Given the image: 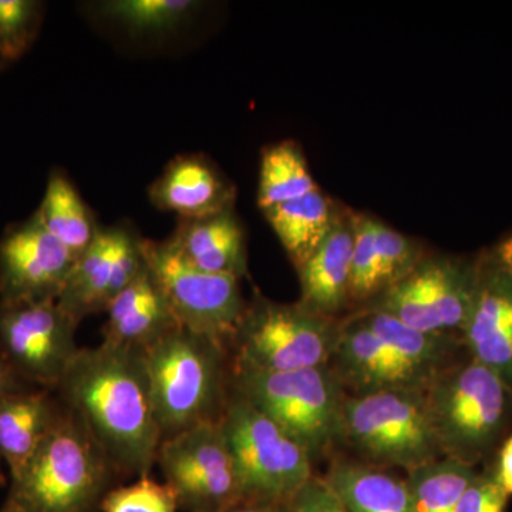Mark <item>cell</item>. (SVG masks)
Masks as SVG:
<instances>
[{"instance_id": "cell-27", "label": "cell", "mask_w": 512, "mask_h": 512, "mask_svg": "<svg viewBox=\"0 0 512 512\" xmlns=\"http://www.w3.org/2000/svg\"><path fill=\"white\" fill-rule=\"evenodd\" d=\"M477 473V468L444 457L414 468L406 477L412 512H457Z\"/></svg>"}, {"instance_id": "cell-19", "label": "cell", "mask_w": 512, "mask_h": 512, "mask_svg": "<svg viewBox=\"0 0 512 512\" xmlns=\"http://www.w3.org/2000/svg\"><path fill=\"white\" fill-rule=\"evenodd\" d=\"M52 390L23 386L0 397V454L9 476L18 474L62 417Z\"/></svg>"}, {"instance_id": "cell-16", "label": "cell", "mask_w": 512, "mask_h": 512, "mask_svg": "<svg viewBox=\"0 0 512 512\" xmlns=\"http://www.w3.org/2000/svg\"><path fill=\"white\" fill-rule=\"evenodd\" d=\"M476 299L463 332L467 355L497 373L512 389V278L478 256Z\"/></svg>"}, {"instance_id": "cell-6", "label": "cell", "mask_w": 512, "mask_h": 512, "mask_svg": "<svg viewBox=\"0 0 512 512\" xmlns=\"http://www.w3.org/2000/svg\"><path fill=\"white\" fill-rule=\"evenodd\" d=\"M232 386L305 448L313 463L343 437L346 392L329 366L282 373H232Z\"/></svg>"}, {"instance_id": "cell-29", "label": "cell", "mask_w": 512, "mask_h": 512, "mask_svg": "<svg viewBox=\"0 0 512 512\" xmlns=\"http://www.w3.org/2000/svg\"><path fill=\"white\" fill-rule=\"evenodd\" d=\"M376 224L375 218L353 212L355 242H353L352 275H350L352 312L366 308L382 295Z\"/></svg>"}, {"instance_id": "cell-20", "label": "cell", "mask_w": 512, "mask_h": 512, "mask_svg": "<svg viewBox=\"0 0 512 512\" xmlns=\"http://www.w3.org/2000/svg\"><path fill=\"white\" fill-rule=\"evenodd\" d=\"M150 200L183 220H198L232 208L234 188L200 157H178L151 185Z\"/></svg>"}, {"instance_id": "cell-26", "label": "cell", "mask_w": 512, "mask_h": 512, "mask_svg": "<svg viewBox=\"0 0 512 512\" xmlns=\"http://www.w3.org/2000/svg\"><path fill=\"white\" fill-rule=\"evenodd\" d=\"M306 158L295 141L266 148L259 173L258 205L261 211L298 200L318 190Z\"/></svg>"}, {"instance_id": "cell-21", "label": "cell", "mask_w": 512, "mask_h": 512, "mask_svg": "<svg viewBox=\"0 0 512 512\" xmlns=\"http://www.w3.org/2000/svg\"><path fill=\"white\" fill-rule=\"evenodd\" d=\"M170 239L178 252L202 271L238 279L247 275L244 229L232 208L210 217L184 220Z\"/></svg>"}, {"instance_id": "cell-10", "label": "cell", "mask_w": 512, "mask_h": 512, "mask_svg": "<svg viewBox=\"0 0 512 512\" xmlns=\"http://www.w3.org/2000/svg\"><path fill=\"white\" fill-rule=\"evenodd\" d=\"M143 254L181 328L229 348L247 309L241 279L198 269L178 252L171 239H143Z\"/></svg>"}, {"instance_id": "cell-14", "label": "cell", "mask_w": 512, "mask_h": 512, "mask_svg": "<svg viewBox=\"0 0 512 512\" xmlns=\"http://www.w3.org/2000/svg\"><path fill=\"white\" fill-rule=\"evenodd\" d=\"M74 262L35 212L0 239V301H57Z\"/></svg>"}, {"instance_id": "cell-36", "label": "cell", "mask_w": 512, "mask_h": 512, "mask_svg": "<svg viewBox=\"0 0 512 512\" xmlns=\"http://www.w3.org/2000/svg\"><path fill=\"white\" fill-rule=\"evenodd\" d=\"M485 258L500 269L505 275L512 278V235L501 239L490 251L485 252Z\"/></svg>"}, {"instance_id": "cell-28", "label": "cell", "mask_w": 512, "mask_h": 512, "mask_svg": "<svg viewBox=\"0 0 512 512\" xmlns=\"http://www.w3.org/2000/svg\"><path fill=\"white\" fill-rule=\"evenodd\" d=\"M200 8L194 0H110L100 3L104 18L138 35H160L183 25Z\"/></svg>"}, {"instance_id": "cell-32", "label": "cell", "mask_w": 512, "mask_h": 512, "mask_svg": "<svg viewBox=\"0 0 512 512\" xmlns=\"http://www.w3.org/2000/svg\"><path fill=\"white\" fill-rule=\"evenodd\" d=\"M376 245L382 293L409 274L414 265L426 254L423 247L414 239L387 227L380 221L376 224Z\"/></svg>"}, {"instance_id": "cell-31", "label": "cell", "mask_w": 512, "mask_h": 512, "mask_svg": "<svg viewBox=\"0 0 512 512\" xmlns=\"http://www.w3.org/2000/svg\"><path fill=\"white\" fill-rule=\"evenodd\" d=\"M173 488L148 476L136 483L111 488L101 503L103 512H177Z\"/></svg>"}, {"instance_id": "cell-22", "label": "cell", "mask_w": 512, "mask_h": 512, "mask_svg": "<svg viewBox=\"0 0 512 512\" xmlns=\"http://www.w3.org/2000/svg\"><path fill=\"white\" fill-rule=\"evenodd\" d=\"M322 478L349 512H412L406 478L387 468L338 458Z\"/></svg>"}, {"instance_id": "cell-25", "label": "cell", "mask_w": 512, "mask_h": 512, "mask_svg": "<svg viewBox=\"0 0 512 512\" xmlns=\"http://www.w3.org/2000/svg\"><path fill=\"white\" fill-rule=\"evenodd\" d=\"M36 214L47 231L76 259L86 252L99 234L100 227H97L79 192L59 173L50 175L45 197Z\"/></svg>"}, {"instance_id": "cell-12", "label": "cell", "mask_w": 512, "mask_h": 512, "mask_svg": "<svg viewBox=\"0 0 512 512\" xmlns=\"http://www.w3.org/2000/svg\"><path fill=\"white\" fill-rule=\"evenodd\" d=\"M79 322L59 302L0 301V349L23 383L56 392L79 352Z\"/></svg>"}, {"instance_id": "cell-13", "label": "cell", "mask_w": 512, "mask_h": 512, "mask_svg": "<svg viewBox=\"0 0 512 512\" xmlns=\"http://www.w3.org/2000/svg\"><path fill=\"white\" fill-rule=\"evenodd\" d=\"M143 266V239L124 227L100 228L93 244L74 262L57 302L80 323L106 312Z\"/></svg>"}, {"instance_id": "cell-9", "label": "cell", "mask_w": 512, "mask_h": 512, "mask_svg": "<svg viewBox=\"0 0 512 512\" xmlns=\"http://www.w3.org/2000/svg\"><path fill=\"white\" fill-rule=\"evenodd\" d=\"M478 275V258L426 252L409 274L366 308L389 313L421 332L463 342L476 299Z\"/></svg>"}, {"instance_id": "cell-3", "label": "cell", "mask_w": 512, "mask_h": 512, "mask_svg": "<svg viewBox=\"0 0 512 512\" xmlns=\"http://www.w3.org/2000/svg\"><path fill=\"white\" fill-rule=\"evenodd\" d=\"M424 397L444 458L477 468L507 437L512 389L467 353L433 376Z\"/></svg>"}, {"instance_id": "cell-1", "label": "cell", "mask_w": 512, "mask_h": 512, "mask_svg": "<svg viewBox=\"0 0 512 512\" xmlns=\"http://www.w3.org/2000/svg\"><path fill=\"white\" fill-rule=\"evenodd\" d=\"M56 393L119 474L146 477L161 437L144 350L103 342L77 352Z\"/></svg>"}, {"instance_id": "cell-17", "label": "cell", "mask_w": 512, "mask_h": 512, "mask_svg": "<svg viewBox=\"0 0 512 512\" xmlns=\"http://www.w3.org/2000/svg\"><path fill=\"white\" fill-rule=\"evenodd\" d=\"M353 212L339 208L328 237L315 254L299 266L301 299L299 303L316 315L342 320L350 306L352 275Z\"/></svg>"}, {"instance_id": "cell-33", "label": "cell", "mask_w": 512, "mask_h": 512, "mask_svg": "<svg viewBox=\"0 0 512 512\" xmlns=\"http://www.w3.org/2000/svg\"><path fill=\"white\" fill-rule=\"evenodd\" d=\"M510 495L494 476L493 468L478 471L458 504L457 512H505Z\"/></svg>"}, {"instance_id": "cell-24", "label": "cell", "mask_w": 512, "mask_h": 512, "mask_svg": "<svg viewBox=\"0 0 512 512\" xmlns=\"http://www.w3.org/2000/svg\"><path fill=\"white\" fill-rule=\"evenodd\" d=\"M352 313L397 355L430 377L460 359L458 353L466 350L460 339L421 332L379 309L365 308Z\"/></svg>"}, {"instance_id": "cell-30", "label": "cell", "mask_w": 512, "mask_h": 512, "mask_svg": "<svg viewBox=\"0 0 512 512\" xmlns=\"http://www.w3.org/2000/svg\"><path fill=\"white\" fill-rule=\"evenodd\" d=\"M40 16L42 3L36 0H0V56L6 63L28 50Z\"/></svg>"}, {"instance_id": "cell-4", "label": "cell", "mask_w": 512, "mask_h": 512, "mask_svg": "<svg viewBox=\"0 0 512 512\" xmlns=\"http://www.w3.org/2000/svg\"><path fill=\"white\" fill-rule=\"evenodd\" d=\"M144 355L163 440L200 424L220 423L231 396L227 346L178 328Z\"/></svg>"}, {"instance_id": "cell-34", "label": "cell", "mask_w": 512, "mask_h": 512, "mask_svg": "<svg viewBox=\"0 0 512 512\" xmlns=\"http://www.w3.org/2000/svg\"><path fill=\"white\" fill-rule=\"evenodd\" d=\"M276 512H349L322 477L313 476Z\"/></svg>"}, {"instance_id": "cell-8", "label": "cell", "mask_w": 512, "mask_h": 512, "mask_svg": "<svg viewBox=\"0 0 512 512\" xmlns=\"http://www.w3.org/2000/svg\"><path fill=\"white\" fill-rule=\"evenodd\" d=\"M221 426L242 503L279 507L315 476L305 448L235 390L229 396Z\"/></svg>"}, {"instance_id": "cell-7", "label": "cell", "mask_w": 512, "mask_h": 512, "mask_svg": "<svg viewBox=\"0 0 512 512\" xmlns=\"http://www.w3.org/2000/svg\"><path fill=\"white\" fill-rule=\"evenodd\" d=\"M365 463L406 473L443 458L424 390L387 389L346 394L343 437Z\"/></svg>"}, {"instance_id": "cell-39", "label": "cell", "mask_w": 512, "mask_h": 512, "mask_svg": "<svg viewBox=\"0 0 512 512\" xmlns=\"http://www.w3.org/2000/svg\"><path fill=\"white\" fill-rule=\"evenodd\" d=\"M3 463H5V461H3L2 454H0V487L6 484L5 473H3Z\"/></svg>"}, {"instance_id": "cell-38", "label": "cell", "mask_w": 512, "mask_h": 512, "mask_svg": "<svg viewBox=\"0 0 512 512\" xmlns=\"http://www.w3.org/2000/svg\"><path fill=\"white\" fill-rule=\"evenodd\" d=\"M227 512H276V508L269 505L241 503Z\"/></svg>"}, {"instance_id": "cell-35", "label": "cell", "mask_w": 512, "mask_h": 512, "mask_svg": "<svg viewBox=\"0 0 512 512\" xmlns=\"http://www.w3.org/2000/svg\"><path fill=\"white\" fill-rule=\"evenodd\" d=\"M493 468L494 476L498 483L504 488L505 493L512 495V434L505 437L501 446L498 447L495 454Z\"/></svg>"}, {"instance_id": "cell-11", "label": "cell", "mask_w": 512, "mask_h": 512, "mask_svg": "<svg viewBox=\"0 0 512 512\" xmlns=\"http://www.w3.org/2000/svg\"><path fill=\"white\" fill-rule=\"evenodd\" d=\"M156 463L185 512H227L242 503L221 421L161 441Z\"/></svg>"}, {"instance_id": "cell-2", "label": "cell", "mask_w": 512, "mask_h": 512, "mask_svg": "<svg viewBox=\"0 0 512 512\" xmlns=\"http://www.w3.org/2000/svg\"><path fill=\"white\" fill-rule=\"evenodd\" d=\"M114 474L83 421L64 407L42 446L10 477L0 512H97Z\"/></svg>"}, {"instance_id": "cell-23", "label": "cell", "mask_w": 512, "mask_h": 512, "mask_svg": "<svg viewBox=\"0 0 512 512\" xmlns=\"http://www.w3.org/2000/svg\"><path fill=\"white\" fill-rule=\"evenodd\" d=\"M338 211V205L318 188L305 197L262 212L298 269L328 237Z\"/></svg>"}, {"instance_id": "cell-5", "label": "cell", "mask_w": 512, "mask_h": 512, "mask_svg": "<svg viewBox=\"0 0 512 512\" xmlns=\"http://www.w3.org/2000/svg\"><path fill=\"white\" fill-rule=\"evenodd\" d=\"M342 320L316 315L301 303H279L256 293L234 338L232 373H282L329 366Z\"/></svg>"}, {"instance_id": "cell-15", "label": "cell", "mask_w": 512, "mask_h": 512, "mask_svg": "<svg viewBox=\"0 0 512 512\" xmlns=\"http://www.w3.org/2000/svg\"><path fill=\"white\" fill-rule=\"evenodd\" d=\"M329 367L348 394L387 389L424 390L433 379L397 355L356 313L342 319L338 345Z\"/></svg>"}, {"instance_id": "cell-37", "label": "cell", "mask_w": 512, "mask_h": 512, "mask_svg": "<svg viewBox=\"0 0 512 512\" xmlns=\"http://www.w3.org/2000/svg\"><path fill=\"white\" fill-rule=\"evenodd\" d=\"M23 386H29V384L23 383L19 379L0 349V397Z\"/></svg>"}, {"instance_id": "cell-18", "label": "cell", "mask_w": 512, "mask_h": 512, "mask_svg": "<svg viewBox=\"0 0 512 512\" xmlns=\"http://www.w3.org/2000/svg\"><path fill=\"white\" fill-rule=\"evenodd\" d=\"M106 313L103 342L126 348L147 350L168 333L181 328L146 259L143 269L113 299Z\"/></svg>"}, {"instance_id": "cell-40", "label": "cell", "mask_w": 512, "mask_h": 512, "mask_svg": "<svg viewBox=\"0 0 512 512\" xmlns=\"http://www.w3.org/2000/svg\"><path fill=\"white\" fill-rule=\"evenodd\" d=\"M5 60L2 59V56H0V69H2L3 64H5Z\"/></svg>"}]
</instances>
